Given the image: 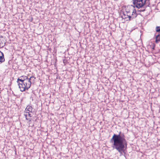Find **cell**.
Masks as SVG:
<instances>
[{
    "mask_svg": "<svg viewBox=\"0 0 160 159\" xmlns=\"http://www.w3.org/2000/svg\"><path fill=\"white\" fill-rule=\"evenodd\" d=\"M111 143L114 149H116L121 155L126 157L128 143L124 133L120 132L118 134H114L111 140Z\"/></svg>",
    "mask_w": 160,
    "mask_h": 159,
    "instance_id": "obj_1",
    "label": "cell"
},
{
    "mask_svg": "<svg viewBox=\"0 0 160 159\" xmlns=\"http://www.w3.org/2000/svg\"><path fill=\"white\" fill-rule=\"evenodd\" d=\"M137 14L135 7L128 5L122 7L121 10V16L126 21H130L137 16Z\"/></svg>",
    "mask_w": 160,
    "mask_h": 159,
    "instance_id": "obj_2",
    "label": "cell"
},
{
    "mask_svg": "<svg viewBox=\"0 0 160 159\" xmlns=\"http://www.w3.org/2000/svg\"><path fill=\"white\" fill-rule=\"evenodd\" d=\"M18 86L20 90L22 92H24L29 89L32 86L31 79L26 76H22L18 77L17 80Z\"/></svg>",
    "mask_w": 160,
    "mask_h": 159,
    "instance_id": "obj_3",
    "label": "cell"
},
{
    "mask_svg": "<svg viewBox=\"0 0 160 159\" xmlns=\"http://www.w3.org/2000/svg\"><path fill=\"white\" fill-rule=\"evenodd\" d=\"M34 109L31 105H28L24 111V115L26 120L32 121L33 116Z\"/></svg>",
    "mask_w": 160,
    "mask_h": 159,
    "instance_id": "obj_4",
    "label": "cell"
},
{
    "mask_svg": "<svg viewBox=\"0 0 160 159\" xmlns=\"http://www.w3.org/2000/svg\"><path fill=\"white\" fill-rule=\"evenodd\" d=\"M148 1L145 0L143 1H134L133 2V4L134 7L138 8H141L144 7L147 4Z\"/></svg>",
    "mask_w": 160,
    "mask_h": 159,
    "instance_id": "obj_5",
    "label": "cell"
},
{
    "mask_svg": "<svg viewBox=\"0 0 160 159\" xmlns=\"http://www.w3.org/2000/svg\"><path fill=\"white\" fill-rule=\"evenodd\" d=\"M7 43V39L4 36L0 35V48H2Z\"/></svg>",
    "mask_w": 160,
    "mask_h": 159,
    "instance_id": "obj_6",
    "label": "cell"
},
{
    "mask_svg": "<svg viewBox=\"0 0 160 159\" xmlns=\"http://www.w3.org/2000/svg\"><path fill=\"white\" fill-rule=\"evenodd\" d=\"M5 62V57L3 53L0 51V64Z\"/></svg>",
    "mask_w": 160,
    "mask_h": 159,
    "instance_id": "obj_7",
    "label": "cell"
},
{
    "mask_svg": "<svg viewBox=\"0 0 160 159\" xmlns=\"http://www.w3.org/2000/svg\"><path fill=\"white\" fill-rule=\"evenodd\" d=\"M159 42H160V35H157L156 37V43H158Z\"/></svg>",
    "mask_w": 160,
    "mask_h": 159,
    "instance_id": "obj_8",
    "label": "cell"
},
{
    "mask_svg": "<svg viewBox=\"0 0 160 159\" xmlns=\"http://www.w3.org/2000/svg\"><path fill=\"white\" fill-rule=\"evenodd\" d=\"M156 31L158 32H160V27L159 26H158L156 28Z\"/></svg>",
    "mask_w": 160,
    "mask_h": 159,
    "instance_id": "obj_9",
    "label": "cell"
}]
</instances>
